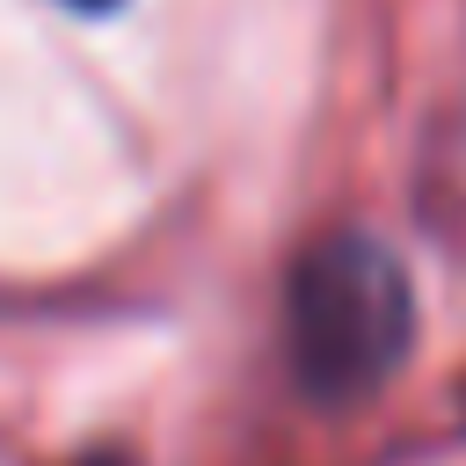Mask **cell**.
Wrapping results in <instances>:
<instances>
[{
  "label": "cell",
  "instance_id": "cell-2",
  "mask_svg": "<svg viewBox=\"0 0 466 466\" xmlns=\"http://www.w3.org/2000/svg\"><path fill=\"white\" fill-rule=\"evenodd\" d=\"M66 7H80V15H109V7H124V0H66Z\"/></svg>",
  "mask_w": 466,
  "mask_h": 466
},
{
  "label": "cell",
  "instance_id": "cell-3",
  "mask_svg": "<svg viewBox=\"0 0 466 466\" xmlns=\"http://www.w3.org/2000/svg\"><path fill=\"white\" fill-rule=\"evenodd\" d=\"M87 466H124V459H109V451H102V459H87Z\"/></svg>",
  "mask_w": 466,
  "mask_h": 466
},
{
  "label": "cell",
  "instance_id": "cell-1",
  "mask_svg": "<svg viewBox=\"0 0 466 466\" xmlns=\"http://www.w3.org/2000/svg\"><path fill=\"white\" fill-rule=\"evenodd\" d=\"M291 371L320 408L379 393L415 350V284L371 233H328L291 269Z\"/></svg>",
  "mask_w": 466,
  "mask_h": 466
}]
</instances>
